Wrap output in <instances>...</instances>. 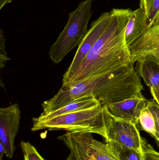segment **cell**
Returning <instances> with one entry per match:
<instances>
[{
  "label": "cell",
  "mask_w": 159,
  "mask_h": 160,
  "mask_svg": "<svg viewBox=\"0 0 159 160\" xmlns=\"http://www.w3.org/2000/svg\"><path fill=\"white\" fill-rule=\"evenodd\" d=\"M110 23L68 81L69 83L105 76L142 85L126 44L125 31L133 11L113 8Z\"/></svg>",
  "instance_id": "cell-1"
},
{
  "label": "cell",
  "mask_w": 159,
  "mask_h": 160,
  "mask_svg": "<svg viewBox=\"0 0 159 160\" xmlns=\"http://www.w3.org/2000/svg\"><path fill=\"white\" fill-rule=\"evenodd\" d=\"M147 107L149 108L155 118L157 133L154 139L156 140L157 144L159 147V106L153 99L152 100L148 101Z\"/></svg>",
  "instance_id": "cell-19"
},
{
  "label": "cell",
  "mask_w": 159,
  "mask_h": 160,
  "mask_svg": "<svg viewBox=\"0 0 159 160\" xmlns=\"http://www.w3.org/2000/svg\"><path fill=\"white\" fill-rule=\"evenodd\" d=\"M137 73L149 88L159 89V63L154 56H149L137 62Z\"/></svg>",
  "instance_id": "cell-12"
},
{
  "label": "cell",
  "mask_w": 159,
  "mask_h": 160,
  "mask_svg": "<svg viewBox=\"0 0 159 160\" xmlns=\"http://www.w3.org/2000/svg\"><path fill=\"white\" fill-rule=\"evenodd\" d=\"M147 104L148 100L142 95L105 105L113 116L131 122L138 126L139 117Z\"/></svg>",
  "instance_id": "cell-9"
},
{
  "label": "cell",
  "mask_w": 159,
  "mask_h": 160,
  "mask_svg": "<svg viewBox=\"0 0 159 160\" xmlns=\"http://www.w3.org/2000/svg\"><path fill=\"white\" fill-rule=\"evenodd\" d=\"M101 104V103L94 97L86 96L69 102L47 114L40 115L38 117L42 119L51 118L76 111L94 108Z\"/></svg>",
  "instance_id": "cell-13"
},
{
  "label": "cell",
  "mask_w": 159,
  "mask_h": 160,
  "mask_svg": "<svg viewBox=\"0 0 159 160\" xmlns=\"http://www.w3.org/2000/svg\"><path fill=\"white\" fill-rule=\"evenodd\" d=\"M138 127L153 138L156 137L157 130L155 118L147 106L142 111L139 117Z\"/></svg>",
  "instance_id": "cell-16"
},
{
  "label": "cell",
  "mask_w": 159,
  "mask_h": 160,
  "mask_svg": "<svg viewBox=\"0 0 159 160\" xmlns=\"http://www.w3.org/2000/svg\"><path fill=\"white\" fill-rule=\"evenodd\" d=\"M21 114L18 103L0 109V142L9 159L15 152V140L19 129Z\"/></svg>",
  "instance_id": "cell-7"
},
{
  "label": "cell",
  "mask_w": 159,
  "mask_h": 160,
  "mask_svg": "<svg viewBox=\"0 0 159 160\" xmlns=\"http://www.w3.org/2000/svg\"><path fill=\"white\" fill-rule=\"evenodd\" d=\"M58 139L63 141L70 149V154L66 160H91L74 132H67L63 135L59 136Z\"/></svg>",
  "instance_id": "cell-14"
},
{
  "label": "cell",
  "mask_w": 159,
  "mask_h": 160,
  "mask_svg": "<svg viewBox=\"0 0 159 160\" xmlns=\"http://www.w3.org/2000/svg\"><path fill=\"white\" fill-rule=\"evenodd\" d=\"M5 41L4 32L2 29H0V68H3L6 63L10 59L7 56L5 48Z\"/></svg>",
  "instance_id": "cell-21"
},
{
  "label": "cell",
  "mask_w": 159,
  "mask_h": 160,
  "mask_svg": "<svg viewBox=\"0 0 159 160\" xmlns=\"http://www.w3.org/2000/svg\"><path fill=\"white\" fill-rule=\"evenodd\" d=\"M158 60V59H157ZM158 62H159V60H158Z\"/></svg>",
  "instance_id": "cell-26"
},
{
  "label": "cell",
  "mask_w": 159,
  "mask_h": 160,
  "mask_svg": "<svg viewBox=\"0 0 159 160\" xmlns=\"http://www.w3.org/2000/svg\"><path fill=\"white\" fill-rule=\"evenodd\" d=\"M151 95L153 97V99L157 102L159 106V89L156 88H150Z\"/></svg>",
  "instance_id": "cell-22"
},
{
  "label": "cell",
  "mask_w": 159,
  "mask_h": 160,
  "mask_svg": "<svg viewBox=\"0 0 159 160\" xmlns=\"http://www.w3.org/2000/svg\"><path fill=\"white\" fill-rule=\"evenodd\" d=\"M106 133V142H114L143 152V138L140 135L137 126L131 122L113 116L108 109Z\"/></svg>",
  "instance_id": "cell-5"
},
{
  "label": "cell",
  "mask_w": 159,
  "mask_h": 160,
  "mask_svg": "<svg viewBox=\"0 0 159 160\" xmlns=\"http://www.w3.org/2000/svg\"><path fill=\"white\" fill-rule=\"evenodd\" d=\"M128 49L133 64L147 56L157 58L159 52V19Z\"/></svg>",
  "instance_id": "cell-8"
},
{
  "label": "cell",
  "mask_w": 159,
  "mask_h": 160,
  "mask_svg": "<svg viewBox=\"0 0 159 160\" xmlns=\"http://www.w3.org/2000/svg\"><path fill=\"white\" fill-rule=\"evenodd\" d=\"M91 1H94V0H91Z\"/></svg>",
  "instance_id": "cell-27"
},
{
  "label": "cell",
  "mask_w": 159,
  "mask_h": 160,
  "mask_svg": "<svg viewBox=\"0 0 159 160\" xmlns=\"http://www.w3.org/2000/svg\"><path fill=\"white\" fill-rule=\"evenodd\" d=\"M5 149L2 143L0 142V160H2L3 156L5 154Z\"/></svg>",
  "instance_id": "cell-25"
},
{
  "label": "cell",
  "mask_w": 159,
  "mask_h": 160,
  "mask_svg": "<svg viewBox=\"0 0 159 160\" xmlns=\"http://www.w3.org/2000/svg\"><path fill=\"white\" fill-rule=\"evenodd\" d=\"M107 143L111 152L118 160H145L143 152L113 142H107Z\"/></svg>",
  "instance_id": "cell-15"
},
{
  "label": "cell",
  "mask_w": 159,
  "mask_h": 160,
  "mask_svg": "<svg viewBox=\"0 0 159 160\" xmlns=\"http://www.w3.org/2000/svg\"><path fill=\"white\" fill-rule=\"evenodd\" d=\"M112 11L104 12L91 24L86 36L78 46L72 63L63 77V83L66 82L75 72L93 46L110 23Z\"/></svg>",
  "instance_id": "cell-6"
},
{
  "label": "cell",
  "mask_w": 159,
  "mask_h": 160,
  "mask_svg": "<svg viewBox=\"0 0 159 160\" xmlns=\"http://www.w3.org/2000/svg\"><path fill=\"white\" fill-rule=\"evenodd\" d=\"M20 146L24 160H45L30 143L21 141Z\"/></svg>",
  "instance_id": "cell-18"
},
{
  "label": "cell",
  "mask_w": 159,
  "mask_h": 160,
  "mask_svg": "<svg viewBox=\"0 0 159 160\" xmlns=\"http://www.w3.org/2000/svg\"><path fill=\"white\" fill-rule=\"evenodd\" d=\"M140 87L122 80L101 76L63 84L58 93L42 104L43 113L47 114L63 105L86 96H92L102 105L111 104L141 96Z\"/></svg>",
  "instance_id": "cell-2"
},
{
  "label": "cell",
  "mask_w": 159,
  "mask_h": 160,
  "mask_svg": "<svg viewBox=\"0 0 159 160\" xmlns=\"http://www.w3.org/2000/svg\"><path fill=\"white\" fill-rule=\"evenodd\" d=\"M91 160H118L111 152L108 144L95 140L92 133L74 132Z\"/></svg>",
  "instance_id": "cell-10"
},
{
  "label": "cell",
  "mask_w": 159,
  "mask_h": 160,
  "mask_svg": "<svg viewBox=\"0 0 159 160\" xmlns=\"http://www.w3.org/2000/svg\"><path fill=\"white\" fill-rule=\"evenodd\" d=\"M158 16H159V15H158Z\"/></svg>",
  "instance_id": "cell-28"
},
{
  "label": "cell",
  "mask_w": 159,
  "mask_h": 160,
  "mask_svg": "<svg viewBox=\"0 0 159 160\" xmlns=\"http://www.w3.org/2000/svg\"><path fill=\"white\" fill-rule=\"evenodd\" d=\"M107 112L106 105L101 104L94 108L47 119L33 118L31 130L35 132L48 129L49 131L89 132L99 134L106 140Z\"/></svg>",
  "instance_id": "cell-3"
},
{
  "label": "cell",
  "mask_w": 159,
  "mask_h": 160,
  "mask_svg": "<svg viewBox=\"0 0 159 160\" xmlns=\"http://www.w3.org/2000/svg\"><path fill=\"white\" fill-rule=\"evenodd\" d=\"M146 12L143 8L133 11L125 31V39L128 48L140 38L149 28L146 25Z\"/></svg>",
  "instance_id": "cell-11"
},
{
  "label": "cell",
  "mask_w": 159,
  "mask_h": 160,
  "mask_svg": "<svg viewBox=\"0 0 159 160\" xmlns=\"http://www.w3.org/2000/svg\"><path fill=\"white\" fill-rule=\"evenodd\" d=\"M91 3V0L83 1L69 14L66 25L49 53L53 62H60L71 51L81 44L88 31V24L92 14Z\"/></svg>",
  "instance_id": "cell-4"
},
{
  "label": "cell",
  "mask_w": 159,
  "mask_h": 160,
  "mask_svg": "<svg viewBox=\"0 0 159 160\" xmlns=\"http://www.w3.org/2000/svg\"><path fill=\"white\" fill-rule=\"evenodd\" d=\"M12 2V0H0V9L1 10L5 6Z\"/></svg>",
  "instance_id": "cell-24"
},
{
  "label": "cell",
  "mask_w": 159,
  "mask_h": 160,
  "mask_svg": "<svg viewBox=\"0 0 159 160\" xmlns=\"http://www.w3.org/2000/svg\"><path fill=\"white\" fill-rule=\"evenodd\" d=\"M159 0H152L146 10V25L151 27L159 19Z\"/></svg>",
  "instance_id": "cell-17"
},
{
  "label": "cell",
  "mask_w": 159,
  "mask_h": 160,
  "mask_svg": "<svg viewBox=\"0 0 159 160\" xmlns=\"http://www.w3.org/2000/svg\"><path fill=\"white\" fill-rule=\"evenodd\" d=\"M143 149L145 160H159V153L145 139H143Z\"/></svg>",
  "instance_id": "cell-20"
},
{
  "label": "cell",
  "mask_w": 159,
  "mask_h": 160,
  "mask_svg": "<svg viewBox=\"0 0 159 160\" xmlns=\"http://www.w3.org/2000/svg\"><path fill=\"white\" fill-rule=\"evenodd\" d=\"M151 1L152 0H140V6L143 8L146 12L147 8Z\"/></svg>",
  "instance_id": "cell-23"
}]
</instances>
